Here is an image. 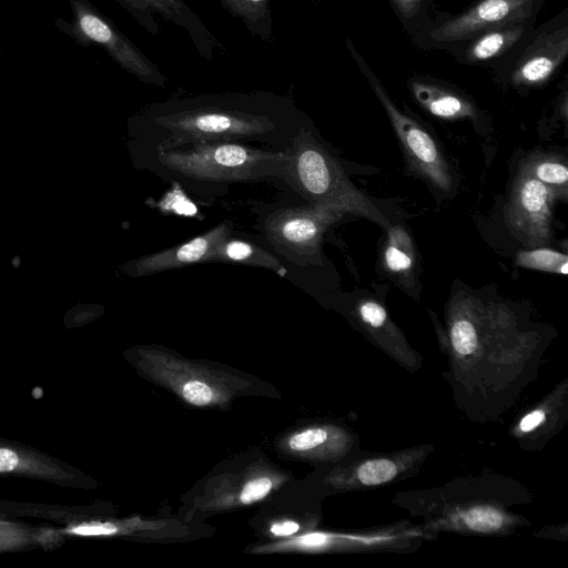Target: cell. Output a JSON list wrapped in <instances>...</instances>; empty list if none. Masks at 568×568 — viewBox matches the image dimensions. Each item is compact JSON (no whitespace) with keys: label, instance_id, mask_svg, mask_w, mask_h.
Wrapping results in <instances>:
<instances>
[{"label":"cell","instance_id":"18","mask_svg":"<svg viewBox=\"0 0 568 568\" xmlns=\"http://www.w3.org/2000/svg\"><path fill=\"white\" fill-rule=\"evenodd\" d=\"M403 30L412 38L436 21L444 12L433 0H387Z\"/></svg>","mask_w":568,"mask_h":568},{"label":"cell","instance_id":"13","mask_svg":"<svg viewBox=\"0 0 568 568\" xmlns=\"http://www.w3.org/2000/svg\"><path fill=\"white\" fill-rule=\"evenodd\" d=\"M412 95L432 115L444 120L478 119L474 102L445 81L413 77L407 81Z\"/></svg>","mask_w":568,"mask_h":568},{"label":"cell","instance_id":"24","mask_svg":"<svg viewBox=\"0 0 568 568\" xmlns=\"http://www.w3.org/2000/svg\"><path fill=\"white\" fill-rule=\"evenodd\" d=\"M273 480L267 476L252 478L243 485L237 499L242 505H250L265 498L273 489Z\"/></svg>","mask_w":568,"mask_h":568},{"label":"cell","instance_id":"4","mask_svg":"<svg viewBox=\"0 0 568 568\" xmlns=\"http://www.w3.org/2000/svg\"><path fill=\"white\" fill-rule=\"evenodd\" d=\"M547 0H476L465 10L444 12L430 26L412 37L425 50L452 53L473 38L494 28L537 18Z\"/></svg>","mask_w":568,"mask_h":568},{"label":"cell","instance_id":"10","mask_svg":"<svg viewBox=\"0 0 568 568\" xmlns=\"http://www.w3.org/2000/svg\"><path fill=\"white\" fill-rule=\"evenodd\" d=\"M557 194L541 182L519 174L505 207L509 230L527 245H539L551 237L552 205Z\"/></svg>","mask_w":568,"mask_h":568},{"label":"cell","instance_id":"26","mask_svg":"<svg viewBox=\"0 0 568 568\" xmlns=\"http://www.w3.org/2000/svg\"><path fill=\"white\" fill-rule=\"evenodd\" d=\"M300 525L293 520L277 521L271 525L270 532L276 537H287L297 532Z\"/></svg>","mask_w":568,"mask_h":568},{"label":"cell","instance_id":"6","mask_svg":"<svg viewBox=\"0 0 568 568\" xmlns=\"http://www.w3.org/2000/svg\"><path fill=\"white\" fill-rule=\"evenodd\" d=\"M345 42L361 73L384 108L412 169L439 191H450L453 178L435 140L415 119L395 104L382 80L371 69L355 44L348 38Z\"/></svg>","mask_w":568,"mask_h":568},{"label":"cell","instance_id":"17","mask_svg":"<svg viewBox=\"0 0 568 568\" xmlns=\"http://www.w3.org/2000/svg\"><path fill=\"white\" fill-rule=\"evenodd\" d=\"M519 174L532 178L550 187L558 197L567 199L568 169L566 160L554 154H535L520 165Z\"/></svg>","mask_w":568,"mask_h":568},{"label":"cell","instance_id":"19","mask_svg":"<svg viewBox=\"0 0 568 568\" xmlns=\"http://www.w3.org/2000/svg\"><path fill=\"white\" fill-rule=\"evenodd\" d=\"M458 301L467 315L460 313L454 318L450 327L452 344L459 355H469L478 347V329L473 321L466 296Z\"/></svg>","mask_w":568,"mask_h":568},{"label":"cell","instance_id":"22","mask_svg":"<svg viewBox=\"0 0 568 568\" xmlns=\"http://www.w3.org/2000/svg\"><path fill=\"white\" fill-rule=\"evenodd\" d=\"M396 474V465L388 459L369 460L357 470V477L364 485H379L389 481Z\"/></svg>","mask_w":568,"mask_h":568},{"label":"cell","instance_id":"11","mask_svg":"<svg viewBox=\"0 0 568 568\" xmlns=\"http://www.w3.org/2000/svg\"><path fill=\"white\" fill-rule=\"evenodd\" d=\"M537 18L507 23L488 30L449 53L464 65L483 67L495 78L515 61L536 27Z\"/></svg>","mask_w":568,"mask_h":568},{"label":"cell","instance_id":"28","mask_svg":"<svg viewBox=\"0 0 568 568\" xmlns=\"http://www.w3.org/2000/svg\"><path fill=\"white\" fill-rule=\"evenodd\" d=\"M18 464L17 455L6 448H0V471L12 470Z\"/></svg>","mask_w":568,"mask_h":568},{"label":"cell","instance_id":"7","mask_svg":"<svg viewBox=\"0 0 568 568\" xmlns=\"http://www.w3.org/2000/svg\"><path fill=\"white\" fill-rule=\"evenodd\" d=\"M568 58V8L536 26L509 68L495 80L525 92L540 89L558 73Z\"/></svg>","mask_w":568,"mask_h":568},{"label":"cell","instance_id":"5","mask_svg":"<svg viewBox=\"0 0 568 568\" xmlns=\"http://www.w3.org/2000/svg\"><path fill=\"white\" fill-rule=\"evenodd\" d=\"M68 2L72 20H61L57 28L82 45L100 47L120 68L141 82L159 88L166 84L168 78L159 67L89 0Z\"/></svg>","mask_w":568,"mask_h":568},{"label":"cell","instance_id":"8","mask_svg":"<svg viewBox=\"0 0 568 568\" xmlns=\"http://www.w3.org/2000/svg\"><path fill=\"white\" fill-rule=\"evenodd\" d=\"M343 215L321 205L288 207L273 212L265 221L268 241L295 263H316L327 227Z\"/></svg>","mask_w":568,"mask_h":568},{"label":"cell","instance_id":"25","mask_svg":"<svg viewBox=\"0 0 568 568\" xmlns=\"http://www.w3.org/2000/svg\"><path fill=\"white\" fill-rule=\"evenodd\" d=\"M74 534L78 535H109L114 531H116V528L111 524H95V525H87V526H79L72 529Z\"/></svg>","mask_w":568,"mask_h":568},{"label":"cell","instance_id":"2","mask_svg":"<svg viewBox=\"0 0 568 568\" xmlns=\"http://www.w3.org/2000/svg\"><path fill=\"white\" fill-rule=\"evenodd\" d=\"M158 163L166 171L199 182H242L284 172L285 152H270L237 142L173 143L158 141Z\"/></svg>","mask_w":568,"mask_h":568},{"label":"cell","instance_id":"9","mask_svg":"<svg viewBox=\"0 0 568 568\" xmlns=\"http://www.w3.org/2000/svg\"><path fill=\"white\" fill-rule=\"evenodd\" d=\"M151 36L159 34L160 21H166L183 30L199 54L214 61L217 50H224L201 17L184 0H113Z\"/></svg>","mask_w":568,"mask_h":568},{"label":"cell","instance_id":"20","mask_svg":"<svg viewBox=\"0 0 568 568\" xmlns=\"http://www.w3.org/2000/svg\"><path fill=\"white\" fill-rule=\"evenodd\" d=\"M516 264L526 268L565 275L568 271V256L551 248L540 247L518 252Z\"/></svg>","mask_w":568,"mask_h":568},{"label":"cell","instance_id":"3","mask_svg":"<svg viewBox=\"0 0 568 568\" xmlns=\"http://www.w3.org/2000/svg\"><path fill=\"white\" fill-rule=\"evenodd\" d=\"M285 154L283 176L293 182L311 204L361 215L385 227L390 225L306 128L297 131Z\"/></svg>","mask_w":568,"mask_h":568},{"label":"cell","instance_id":"15","mask_svg":"<svg viewBox=\"0 0 568 568\" xmlns=\"http://www.w3.org/2000/svg\"><path fill=\"white\" fill-rule=\"evenodd\" d=\"M209 262L262 266L285 274V268L271 253L248 242L230 239V235L213 247Z\"/></svg>","mask_w":568,"mask_h":568},{"label":"cell","instance_id":"1","mask_svg":"<svg viewBox=\"0 0 568 568\" xmlns=\"http://www.w3.org/2000/svg\"><path fill=\"white\" fill-rule=\"evenodd\" d=\"M287 98L271 92L205 94L146 108L142 126L164 133L173 143L261 139L297 118Z\"/></svg>","mask_w":568,"mask_h":568},{"label":"cell","instance_id":"16","mask_svg":"<svg viewBox=\"0 0 568 568\" xmlns=\"http://www.w3.org/2000/svg\"><path fill=\"white\" fill-rule=\"evenodd\" d=\"M234 18L240 19L253 37L264 42L273 38L272 0H219Z\"/></svg>","mask_w":568,"mask_h":568},{"label":"cell","instance_id":"21","mask_svg":"<svg viewBox=\"0 0 568 568\" xmlns=\"http://www.w3.org/2000/svg\"><path fill=\"white\" fill-rule=\"evenodd\" d=\"M331 434L326 428L311 427L290 436L284 446L292 454H311L325 446Z\"/></svg>","mask_w":568,"mask_h":568},{"label":"cell","instance_id":"12","mask_svg":"<svg viewBox=\"0 0 568 568\" xmlns=\"http://www.w3.org/2000/svg\"><path fill=\"white\" fill-rule=\"evenodd\" d=\"M227 235H230L227 223H221L184 243L132 261L129 272L135 276H145L190 264L209 262L213 247Z\"/></svg>","mask_w":568,"mask_h":568},{"label":"cell","instance_id":"27","mask_svg":"<svg viewBox=\"0 0 568 568\" xmlns=\"http://www.w3.org/2000/svg\"><path fill=\"white\" fill-rule=\"evenodd\" d=\"M545 420V413L540 409L534 410L526 415L519 424L523 432H530Z\"/></svg>","mask_w":568,"mask_h":568},{"label":"cell","instance_id":"23","mask_svg":"<svg viewBox=\"0 0 568 568\" xmlns=\"http://www.w3.org/2000/svg\"><path fill=\"white\" fill-rule=\"evenodd\" d=\"M464 523L474 530L489 531L503 525L500 513L491 508H473L463 515Z\"/></svg>","mask_w":568,"mask_h":568},{"label":"cell","instance_id":"14","mask_svg":"<svg viewBox=\"0 0 568 568\" xmlns=\"http://www.w3.org/2000/svg\"><path fill=\"white\" fill-rule=\"evenodd\" d=\"M383 266L405 286L414 281L417 253L413 240L402 225H389L383 248Z\"/></svg>","mask_w":568,"mask_h":568}]
</instances>
